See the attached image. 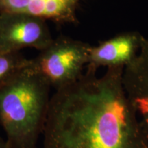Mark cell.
<instances>
[{"mask_svg": "<svg viewBox=\"0 0 148 148\" xmlns=\"http://www.w3.org/2000/svg\"><path fill=\"white\" fill-rule=\"evenodd\" d=\"M29 61L19 52H0V86L28 66Z\"/></svg>", "mask_w": 148, "mask_h": 148, "instance_id": "8", "label": "cell"}, {"mask_svg": "<svg viewBox=\"0 0 148 148\" xmlns=\"http://www.w3.org/2000/svg\"><path fill=\"white\" fill-rule=\"evenodd\" d=\"M90 46L66 36L53 39L36 58L30 59L31 69L56 90L71 84L82 75L88 64Z\"/></svg>", "mask_w": 148, "mask_h": 148, "instance_id": "3", "label": "cell"}, {"mask_svg": "<svg viewBox=\"0 0 148 148\" xmlns=\"http://www.w3.org/2000/svg\"><path fill=\"white\" fill-rule=\"evenodd\" d=\"M123 87L137 120L143 148H148V39L140 36L134 58L124 66Z\"/></svg>", "mask_w": 148, "mask_h": 148, "instance_id": "5", "label": "cell"}, {"mask_svg": "<svg viewBox=\"0 0 148 148\" xmlns=\"http://www.w3.org/2000/svg\"><path fill=\"white\" fill-rule=\"evenodd\" d=\"M50 88L29 64L0 86V125L10 148H36L47 119Z\"/></svg>", "mask_w": 148, "mask_h": 148, "instance_id": "2", "label": "cell"}, {"mask_svg": "<svg viewBox=\"0 0 148 148\" xmlns=\"http://www.w3.org/2000/svg\"><path fill=\"white\" fill-rule=\"evenodd\" d=\"M82 0H0V14L22 13L57 23H75Z\"/></svg>", "mask_w": 148, "mask_h": 148, "instance_id": "6", "label": "cell"}, {"mask_svg": "<svg viewBox=\"0 0 148 148\" xmlns=\"http://www.w3.org/2000/svg\"><path fill=\"white\" fill-rule=\"evenodd\" d=\"M53 38L46 20L22 13L0 14V52H19L33 47L41 51Z\"/></svg>", "mask_w": 148, "mask_h": 148, "instance_id": "4", "label": "cell"}, {"mask_svg": "<svg viewBox=\"0 0 148 148\" xmlns=\"http://www.w3.org/2000/svg\"><path fill=\"white\" fill-rule=\"evenodd\" d=\"M109 67L101 77L88 67L51 97L42 148H143L122 75Z\"/></svg>", "mask_w": 148, "mask_h": 148, "instance_id": "1", "label": "cell"}, {"mask_svg": "<svg viewBox=\"0 0 148 148\" xmlns=\"http://www.w3.org/2000/svg\"><path fill=\"white\" fill-rule=\"evenodd\" d=\"M140 35L127 33L90 47L88 67L97 69L99 66L108 67L124 66L136 54L139 45Z\"/></svg>", "mask_w": 148, "mask_h": 148, "instance_id": "7", "label": "cell"}, {"mask_svg": "<svg viewBox=\"0 0 148 148\" xmlns=\"http://www.w3.org/2000/svg\"><path fill=\"white\" fill-rule=\"evenodd\" d=\"M0 148H10L9 147L8 144L7 143L6 140L3 139L0 137Z\"/></svg>", "mask_w": 148, "mask_h": 148, "instance_id": "9", "label": "cell"}]
</instances>
